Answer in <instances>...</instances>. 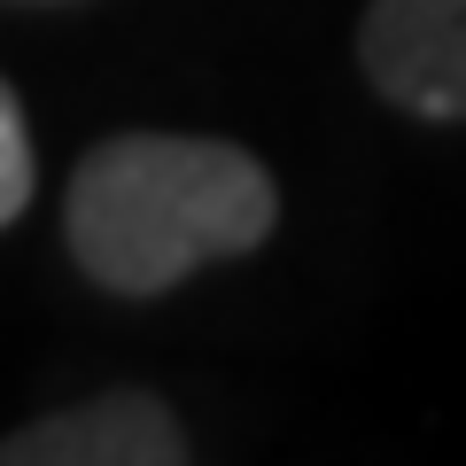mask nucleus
I'll return each mask as SVG.
<instances>
[{"instance_id":"obj_4","label":"nucleus","mask_w":466,"mask_h":466,"mask_svg":"<svg viewBox=\"0 0 466 466\" xmlns=\"http://www.w3.org/2000/svg\"><path fill=\"white\" fill-rule=\"evenodd\" d=\"M32 187H39V164H32V133H24V109H16V94L0 86V226H16V218H24Z\"/></svg>"},{"instance_id":"obj_2","label":"nucleus","mask_w":466,"mask_h":466,"mask_svg":"<svg viewBox=\"0 0 466 466\" xmlns=\"http://www.w3.org/2000/svg\"><path fill=\"white\" fill-rule=\"evenodd\" d=\"M358 55L397 109L466 125V0H373Z\"/></svg>"},{"instance_id":"obj_3","label":"nucleus","mask_w":466,"mask_h":466,"mask_svg":"<svg viewBox=\"0 0 466 466\" xmlns=\"http://www.w3.org/2000/svg\"><path fill=\"white\" fill-rule=\"evenodd\" d=\"M179 459H187V428L148 389L86 397L0 443V466H179Z\"/></svg>"},{"instance_id":"obj_1","label":"nucleus","mask_w":466,"mask_h":466,"mask_svg":"<svg viewBox=\"0 0 466 466\" xmlns=\"http://www.w3.org/2000/svg\"><path fill=\"white\" fill-rule=\"evenodd\" d=\"M280 218V187L233 140L125 133L70 171V257L109 296H164L187 272L249 257Z\"/></svg>"}]
</instances>
